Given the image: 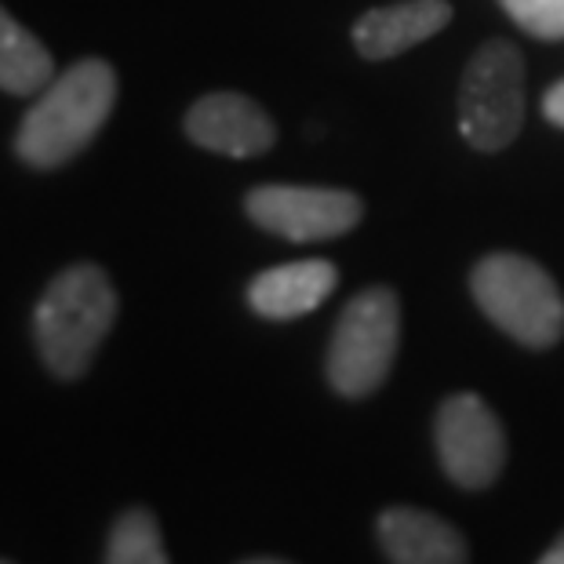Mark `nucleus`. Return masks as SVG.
Returning a JSON list of instances; mask_svg holds the SVG:
<instances>
[{"mask_svg":"<svg viewBox=\"0 0 564 564\" xmlns=\"http://www.w3.org/2000/svg\"><path fill=\"white\" fill-rule=\"evenodd\" d=\"M102 564H167L161 524L147 507H131L113 521Z\"/></svg>","mask_w":564,"mask_h":564,"instance_id":"13","label":"nucleus"},{"mask_svg":"<svg viewBox=\"0 0 564 564\" xmlns=\"http://www.w3.org/2000/svg\"><path fill=\"white\" fill-rule=\"evenodd\" d=\"M543 113H546L550 124L564 128V80H557L554 88L543 95Z\"/></svg>","mask_w":564,"mask_h":564,"instance_id":"15","label":"nucleus"},{"mask_svg":"<svg viewBox=\"0 0 564 564\" xmlns=\"http://www.w3.org/2000/svg\"><path fill=\"white\" fill-rule=\"evenodd\" d=\"M339 284V270L324 259H299L262 270L248 284V306L267 321H295L317 310Z\"/></svg>","mask_w":564,"mask_h":564,"instance_id":"11","label":"nucleus"},{"mask_svg":"<svg viewBox=\"0 0 564 564\" xmlns=\"http://www.w3.org/2000/svg\"><path fill=\"white\" fill-rule=\"evenodd\" d=\"M470 295L481 314L528 350L564 339V295L535 259L491 251L470 270Z\"/></svg>","mask_w":564,"mask_h":564,"instance_id":"3","label":"nucleus"},{"mask_svg":"<svg viewBox=\"0 0 564 564\" xmlns=\"http://www.w3.org/2000/svg\"><path fill=\"white\" fill-rule=\"evenodd\" d=\"M0 564H8V561H0Z\"/></svg>","mask_w":564,"mask_h":564,"instance_id":"18","label":"nucleus"},{"mask_svg":"<svg viewBox=\"0 0 564 564\" xmlns=\"http://www.w3.org/2000/svg\"><path fill=\"white\" fill-rule=\"evenodd\" d=\"M376 535L390 564H470V546L459 528L430 510H382Z\"/></svg>","mask_w":564,"mask_h":564,"instance_id":"9","label":"nucleus"},{"mask_svg":"<svg viewBox=\"0 0 564 564\" xmlns=\"http://www.w3.org/2000/svg\"><path fill=\"white\" fill-rule=\"evenodd\" d=\"M186 135L223 158H259L278 142L270 113L241 91H212L189 106Z\"/></svg>","mask_w":564,"mask_h":564,"instance_id":"8","label":"nucleus"},{"mask_svg":"<svg viewBox=\"0 0 564 564\" xmlns=\"http://www.w3.org/2000/svg\"><path fill=\"white\" fill-rule=\"evenodd\" d=\"M499 8L539 41H564V0H499Z\"/></svg>","mask_w":564,"mask_h":564,"instance_id":"14","label":"nucleus"},{"mask_svg":"<svg viewBox=\"0 0 564 564\" xmlns=\"http://www.w3.org/2000/svg\"><path fill=\"white\" fill-rule=\"evenodd\" d=\"M441 470L463 491H485L507 470V434L499 415L477 393L444 398L434 419Z\"/></svg>","mask_w":564,"mask_h":564,"instance_id":"6","label":"nucleus"},{"mask_svg":"<svg viewBox=\"0 0 564 564\" xmlns=\"http://www.w3.org/2000/svg\"><path fill=\"white\" fill-rule=\"evenodd\" d=\"M117 321V288L95 262H74L44 288L33 310L37 354L55 379L74 382L91 368Z\"/></svg>","mask_w":564,"mask_h":564,"instance_id":"2","label":"nucleus"},{"mask_svg":"<svg viewBox=\"0 0 564 564\" xmlns=\"http://www.w3.org/2000/svg\"><path fill=\"white\" fill-rule=\"evenodd\" d=\"M524 124V58L507 41H488L466 63L459 128L474 150H507Z\"/></svg>","mask_w":564,"mask_h":564,"instance_id":"5","label":"nucleus"},{"mask_svg":"<svg viewBox=\"0 0 564 564\" xmlns=\"http://www.w3.org/2000/svg\"><path fill=\"white\" fill-rule=\"evenodd\" d=\"M117 106V74L106 58H80L37 95L15 131L22 164L52 172L84 153Z\"/></svg>","mask_w":564,"mask_h":564,"instance_id":"1","label":"nucleus"},{"mask_svg":"<svg viewBox=\"0 0 564 564\" xmlns=\"http://www.w3.org/2000/svg\"><path fill=\"white\" fill-rule=\"evenodd\" d=\"M535 564H564V532H561V535L554 539V546H550L546 554L539 557Z\"/></svg>","mask_w":564,"mask_h":564,"instance_id":"16","label":"nucleus"},{"mask_svg":"<svg viewBox=\"0 0 564 564\" xmlns=\"http://www.w3.org/2000/svg\"><path fill=\"white\" fill-rule=\"evenodd\" d=\"M401 343V303L390 288H365L335 321L324 376L339 398L361 401L387 382Z\"/></svg>","mask_w":564,"mask_h":564,"instance_id":"4","label":"nucleus"},{"mask_svg":"<svg viewBox=\"0 0 564 564\" xmlns=\"http://www.w3.org/2000/svg\"><path fill=\"white\" fill-rule=\"evenodd\" d=\"M241 564H288V561H281V557H248Z\"/></svg>","mask_w":564,"mask_h":564,"instance_id":"17","label":"nucleus"},{"mask_svg":"<svg viewBox=\"0 0 564 564\" xmlns=\"http://www.w3.org/2000/svg\"><path fill=\"white\" fill-rule=\"evenodd\" d=\"M248 219L295 245L332 241L365 219V200L332 186H256L245 197Z\"/></svg>","mask_w":564,"mask_h":564,"instance_id":"7","label":"nucleus"},{"mask_svg":"<svg viewBox=\"0 0 564 564\" xmlns=\"http://www.w3.org/2000/svg\"><path fill=\"white\" fill-rule=\"evenodd\" d=\"M452 22L448 0H401L390 8H371L354 22V44L365 58H398L408 47L430 41Z\"/></svg>","mask_w":564,"mask_h":564,"instance_id":"10","label":"nucleus"},{"mask_svg":"<svg viewBox=\"0 0 564 564\" xmlns=\"http://www.w3.org/2000/svg\"><path fill=\"white\" fill-rule=\"evenodd\" d=\"M55 80L52 52L0 8V91L8 95H41Z\"/></svg>","mask_w":564,"mask_h":564,"instance_id":"12","label":"nucleus"}]
</instances>
